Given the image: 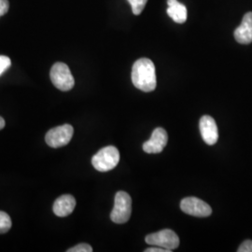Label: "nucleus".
I'll use <instances>...</instances> for the list:
<instances>
[{"instance_id":"f257e3e1","label":"nucleus","mask_w":252,"mask_h":252,"mask_svg":"<svg viewBox=\"0 0 252 252\" xmlns=\"http://www.w3.org/2000/svg\"><path fill=\"white\" fill-rule=\"evenodd\" d=\"M132 81L135 88L146 93L153 92L156 88V71L152 60L141 58L135 61L132 68Z\"/></svg>"},{"instance_id":"f03ea898","label":"nucleus","mask_w":252,"mask_h":252,"mask_svg":"<svg viewBox=\"0 0 252 252\" xmlns=\"http://www.w3.org/2000/svg\"><path fill=\"white\" fill-rule=\"evenodd\" d=\"M120 162V153L114 146L101 149L92 159L93 166L99 172H108L114 169Z\"/></svg>"},{"instance_id":"7ed1b4c3","label":"nucleus","mask_w":252,"mask_h":252,"mask_svg":"<svg viewBox=\"0 0 252 252\" xmlns=\"http://www.w3.org/2000/svg\"><path fill=\"white\" fill-rule=\"evenodd\" d=\"M132 213V199L130 195L123 190L118 191L115 195L114 207L111 211L110 219L118 224L126 223Z\"/></svg>"},{"instance_id":"20e7f679","label":"nucleus","mask_w":252,"mask_h":252,"mask_svg":"<svg viewBox=\"0 0 252 252\" xmlns=\"http://www.w3.org/2000/svg\"><path fill=\"white\" fill-rule=\"evenodd\" d=\"M51 81L54 86L63 92L70 91L75 85V80L69 67L65 63H54L50 72Z\"/></svg>"},{"instance_id":"39448f33","label":"nucleus","mask_w":252,"mask_h":252,"mask_svg":"<svg viewBox=\"0 0 252 252\" xmlns=\"http://www.w3.org/2000/svg\"><path fill=\"white\" fill-rule=\"evenodd\" d=\"M145 241L151 246L160 247L162 249L169 250L170 252H173V250L177 249L180 245L179 236L169 229H164L157 233L148 234L145 237Z\"/></svg>"},{"instance_id":"423d86ee","label":"nucleus","mask_w":252,"mask_h":252,"mask_svg":"<svg viewBox=\"0 0 252 252\" xmlns=\"http://www.w3.org/2000/svg\"><path fill=\"white\" fill-rule=\"evenodd\" d=\"M74 129L70 125L57 126L49 130L46 134V143L50 147L57 149L68 144L72 138Z\"/></svg>"},{"instance_id":"0eeeda50","label":"nucleus","mask_w":252,"mask_h":252,"mask_svg":"<svg viewBox=\"0 0 252 252\" xmlns=\"http://www.w3.org/2000/svg\"><path fill=\"white\" fill-rule=\"evenodd\" d=\"M181 210L190 216L207 218L212 214L210 206L197 197H187L180 203Z\"/></svg>"},{"instance_id":"6e6552de","label":"nucleus","mask_w":252,"mask_h":252,"mask_svg":"<svg viewBox=\"0 0 252 252\" xmlns=\"http://www.w3.org/2000/svg\"><path fill=\"white\" fill-rule=\"evenodd\" d=\"M167 133L162 128H156L153 132L150 140L143 144V151L147 153H160L167 144Z\"/></svg>"},{"instance_id":"1a4fd4ad","label":"nucleus","mask_w":252,"mask_h":252,"mask_svg":"<svg viewBox=\"0 0 252 252\" xmlns=\"http://www.w3.org/2000/svg\"><path fill=\"white\" fill-rule=\"evenodd\" d=\"M199 127L204 141L207 145L216 144L219 139V131L215 120L208 115H205L201 118Z\"/></svg>"},{"instance_id":"9d476101","label":"nucleus","mask_w":252,"mask_h":252,"mask_svg":"<svg viewBox=\"0 0 252 252\" xmlns=\"http://www.w3.org/2000/svg\"><path fill=\"white\" fill-rule=\"evenodd\" d=\"M234 38L240 44L252 42V12L245 14L242 23L234 30Z\"/></svg>"},{"instance_id":"9b49d317","label":"nucleus","mask_w":252,"mask_h":252,"mask_svg":"<svg viewBox=\"0 0 252 252\" xmlns=\"http://www.w3.org/2000/svg\"><path fill=\"white\" fill-rule=\"evenodd\" d=\"M76 207V199L70 194H63L54 202V213L57 217L69 216Z\"/></svg>"},{"instance_id":"f8f14e48","label":"nucleus","mask_w":252,"mask_h":252,"mask_svg":"<svg viewBox=\"0 0 252 252\" xmlns=\"http://www.w3.org/2000/svg\"><path fill=\"white\" fill-rule=\"evenodd\" d=\"M167 14L178 24H183L187 20V9L178 0H167Z\"/></svg>"},{"instance_id":"ddd939ff","label":"nucleus","mask_w":252,"mask_h":252,"mask_svg":"<svg viewBox=\"0 0 252 252\" xmlns=\"http://www.w3.org/2000/svg\"><path fill=\"white\" fill-rule=\"evenodd\" d=\"M11 228L10 217L4 211H0V234L8 233Z\"/></svg>"},{"instance_id":"4468645a","label":"nucleus","mask_w":252,"mask_h":252,"mask_svg":"<svg viewBox=\"0 0 252 252\" xmlns=\"http://www.w3.org/2000/svg\"><path fill=\"white\" fill-rule=\"evenodd\" d=\"M132 7V11L135 15H139L145 9L148 0H128Z\"/></svg>"},{"instance_id":"2eb2a0df","label":"nucleus","mask_w":252,"mask_h":252,"mask_svg":"<svg viewBox=\"0 0 252 252\" xmlns=\"http://www.w3.org/2000/svg\"><path fill=\"white\" fill-rule=\"evenodd\" d=\"M11 65V61L8 56L0 55V76L8 70L9 66Z\"/></svg>"},{"instance_id":"dca6fc26","label":"nucleus","mask_w":252,"mask_h":252,"mask_svg":"<svg viewBox=\"0 0 252 252\" xmlns=\"http://www.w3.org/2000/svg\"><path fill=\"white\" fill-rule=\"evenodd\" d=\"M93 249L90 245L85 243L79 244L71 249H69L67 252H92Z\"/></svg>"},{"instance_id":"f3484780","label":"nucleus","mask_w":252,"mask_h":252,"mask_svg":"<svg viewBox=\"0 0 252 252\" xmlns=\"http://www.w3.org/2000/svg\"><path fill=\"white\" fill-rule=\"evenodd\" d=\"M238 252H252V240H246L240 245L237 250Z\"/></svg>"},{"instance_id":"a211bd4d","label":"nucleus","mask_w":252,"mask_h":252,"mask_svg":"<svg viewBox=\"0 0 252 252\" xmlns=\"http://www.w3.org/2000/svg\"><path fill=\"white\" fill-rule=\"evenodd\" d=\"M9 7L8 0H0V17L5 15L9 11Z\"/></svg>"},{"instance_id":"6ab92c4d","label":"nucleus","mask_w":252,"mask_h":252,"mask_svg":"<svg viewBox=\"0 0 252 252\" xmlns=\"http://www.w3.org/2000/svg\"><path fill=\"white\" fill-rule=\"evenodd\" d=\"M145 252H171L169 250H166V249H162L160 247H154L153 248H149L147 250H145Z\"/></svg>"},{"instance_id":"aec40b11","label":"nucleus","mask_w":252,"mask_h":252,"mask_svg":"<svg viewBox=\"0 0 252 252\" xmlns=\"http://www.w3.org/2000/svg\"><path fill=\"white\" fill-rule=\"evenodd\" d=\"M4 127H5V120L0 117V130H2Z\"/></svg>"}]
</instances>
